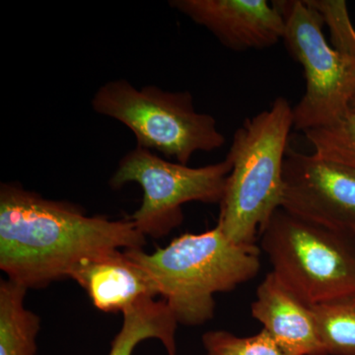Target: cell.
<instances>
[{
    "label": "cell",
    "instance_id": "1",
    "mask_svg": "<svg viewBox=\"0 0 355 355\" xmlns=\"http://www.w3.org/2000/svg\"><path fill=\"white\" fill-rule=\"evenodd\" d=\"M146 244L130 218L88 216L76 205L48 200L20 184L0 187V268L27 289L67 279L83 259Z\"/></svg>",
    "mask_w": 355,
    "mask_h": 355
},
{
    "label": "cell",
    "instance_id": "2",
    "mask_svg": "<svg viewBox=\"0 0 355 355\" xmlns=\"http://www.w3.org/2000/svg\"><path fill=\"white\" fill-rule=\"evenodd\" d=\"M153 279L178 323L198 326L214 316V295L234 291L260 272L257 245L230 241L218 224L205 232L184 234L153 254L125 250Z\"/></svg>",
    "mask_w": 355,
    "mask_h": 355
},
{
    "label": "cell",
    "instance_id": "3",
    "mask_svg": "<svg viewBox=\"0 0 355 355\" xmlns=\"http://www.w3.org/2000/svg\"><path fill=\"white\" fill-rule=\"evenodd\" d=\"M293 128V108L284 97L247 119L233 135L218 224L236 244L256 245L257 236L280 209L284 162Z\"/></svg>",
    "mask_w": 355,
    "mask_h": 355
},
{
    "label": "cell",
    "instance_id": "4",
    "mask_svg": "<svg viewBox=\"0 0 355 355\" xmlns=\"http://www.w3.org/2000/svg\"><path fill=\"white\" fill-rule=\"evenodd\" d=\"M91 106L96 113L132 130L137 146L188 165L198 151L221 148L225 137L211 114L198 113L189 91H166L154 85L135 88L125 79L103 84Z\"/></svg>",
    "mask_w": 355,
    "mask_h": 355
},
{
    "label": "cell",
    "instance_id": "5",
    "mask_svg": "<svg viewBox=\"0 0 355 355\" xmlns=\"http://www.w3.org/2000/svg\"><path fill=\"white\" fill-rule=\"evenodd\" d=\"M260 237L272 272L307 304H322L355 291V236L279 209Z\"/></svg>",
    "mask_w": 355,
    "mask_h": 355
},
{
    "label": "cell",
    "instance_id": "6",
    "mask_svg": "<svg viewBox=\"0 0 355 355\" xmlns=\"http://www.w3.org/2000/svg\"><path fill=\"white\" fill-rule=\"evenodd\" d=\"M273 3L286 21L287 50L304 69L305 94L293 108V128L304 132L335 125L355 100L354 55L327 42L324 17L309 0Z\"/></svg>",
    "mask_w": 355,
    "mask_h": 355
},
{
    "label": "cell",
    "instance_id": "7",
    "mask_svg": "<svg viewBox=\"0 0 355 355\" xmlns=\"http://www.w3.org/2000/svg\"><path fill=\"white\" fill-rule=\"evenodd\" d=\"M231 169L227 157L191 168L137 146L121 159L110 186L114 190L128 183L141 187V205L130 219L142 235L161 238L181 225L184 203H220Z\"/></svg>",
    "mask_w": 355,
    "mask_h": 355
},
{
    "label": "cell",
    "instance_id": "8",
    "mask_svg": "<svg viewBox=\"0 0 355 355\" xmlns=\"http://www.w3.org/2000/svg\"><path fill=\"white\" fill-rule=\"evenodd\" d=\"M280 209L311 223L355 236V170L287 149Z\"/></svg>",
    "mask_w": 355,
    "mask_h": 355
},
{
    "label": "cell",
    "instance_id": "9",
    "mask_svg": "<svg viewBox=\"0 0 355 355\" xmlns=\"http://www.w3.org/2000/svg\"><path fill=\"white\" fill-rule=\"evenodd\" d=\"M169 6L235 51L270 48L286 33L284 16L266 0H172Z\"/></svg>",
    "mask_w": 355,
    "mask_h": 355
},
{
    "label": "cell",
    "instance_id": "10",
    "mask_svg": "<svg viewBox=\"0 0 355 355\" xmlns=\"http://www.w3.org/2000/svg\"><path fill=\"white\" fill-rule=\"evenodd\" d=\"M251 314L291 355H328L313 306L298 297L272 272L257 288Z\"/></svg>",
    "mask_w": 355,
    "mask_h": 355
},
{
    "label": "cell",
    "instance_id": "11",
    "mask_svg": "<svg viewBox=\"0 0 355 355\" xmlns=\"http://www.w3.org/2000/svg\"><path fill=\"white\" fill-rule=\"evenodd\" d=\"M69 277L105 313H123L144 299L159 295L146 270L120 250L83 259L71 268Z\"/></svg>",
    "mask_w": 355,
    "mask_h": 355
},
{
    "label": "cell",
    "instance_id": "12",
    "mask_svg": "<svg viewBox=\"0 0 355 355\" xmlns=\"http://www.w3.org/2000/svg\"><path fill=\"white\" fill-rule=\"evenodd\" d=\"M123 324L112 342L109 355H132L144 340L156 338L168 355H177L176 317L165 300L146 298L123 313Z\"/></svg>",
    "mask_w": 355,
    "mask_h": 355
},
{
    "label": "cell",
    "instance_id": "13",
    "mask_svg": "<svg viewBox=\"0 0 355 355\" xmlns=\"http://www.w3.org/2000/svg\"><path fill=\"white\" fill-rule=\"evenodd\" d=\"M328 355H355V291L313 306Z\"/></svg>",
    "mask_w": 355,
    "mask_h": 355
},
{
    "label": "cell",
    "instance_id": "14",
    "mask_svg": "<svg viewBox=\"0 0 355 355\" xmlns=\"http://www.w3.org/2000/svg\"><path fill=\"white\" fill-rule=\"evenodd\" d=\"M317 157L334 161L355 170V113L330 127L304 132Z\"/></svg>",
    "mask_w": 355,
    "mask_h": 355
},
{
    "label": "cell",
    "instance_id": "15",
    "mask_svg": "<svg viewBox=\"0 0 355 355\" xmlns=\"http://www.w3.org/2000/svg\"><path fill=\"white\" fill-rule=\"evenodd\" d=\"M207 355H291L265 330L250 336L226 331H210L202 336Z\"/></svg>",
    "mask_w": 355,
    "mask_h": 355
},
{
    "label": "cell",
    "instance_id": "16",
    "mask_svg": "<svg viewBox=\"0 0 355 355\" xmlns=\"http://www.w3.org/2000/svg\"><path fill=\"white\" fill-rule=\"evenodd\" d=\"M324 17V24L330 28L331 43L336 50L355 57V29L350 20L347 2L343 0H309ZM355 113V100L350 106Z\"/></svg>",
    "mask_w": 355,
    "mask_h": 355
}]
</instances>
